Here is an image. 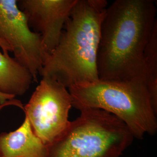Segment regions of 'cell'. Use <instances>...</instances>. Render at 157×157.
I'll list each match as a JSON object with an SVG mask.
<instances>
[{
	"label": "cell",
	"mask_w": 157,
	"mask_h": 157,
	"mask_svg": "<svg viewBox=\"0 0 157 157\" xmlns=\"http://www.w3.org/2000/svg\"><path fill=\"white\" fill-rule=\"evenodd\" d=\"M152 0H117L107 8L98 48L99 79L149 84L144 53L157 26Z\"/></svg>",
	"instance_id": "1"
},
{
	"label": "cell",
	"mask_w": 157,
	"mask_h": 157,
	"mask_svg": "<svg viewBox=\"0 0 157 157\" xmlns=\"http://www.w3.org/2000/svg\"><path fill=\"white\" fill-rule=\"evenodd\" d=\"M107 2L77 0L65 23L58 45L47 58L39 75L68 88L99 79L98 48Z\"/></svg>",
	"instance_id": "2"
},
{
	"label": "cell",
	"mask_w": 157,
	"mask_h": 157,
	"mask_svg": "<svg viewBox=\"0 0 157 157\" xmlns=\"http://www.w3.org/2000/svg\"><path fill=\"white\" fill-rule=\"evenodd\" d=\"M68 90L72 106L109 113L126 125L134 138L142 139L146 134L156 132L157 108L143 82L98 79L73 85Z\"/></svg>",
	"instance_id": "3"
},
{
	"label": "cell",
	"mask_w": 157,
	"mask_h": 157,
	"mask_svg": "<svg viewBox=\"0 0 157 157\" xmlns=\"http://www.w3.org/2000/svg\"><path fill=\"white\" fill-rule=\"evenodd\" d=\"M47 145V157H120L134 137L123 122L102 109L85 108Z\"/></svg>",
	"instance_id": "4"
},
{
	"label": "cell",
	"mask_w": 157,
	"mask_h": 157,
	"mask_svg": "<svg viewBox=\"0 0 157 157\" xmlns=\"http://www.w3.org/2000/svg\"><path fill=\"white\" fill-rule=\"evenodd\" d=\"M0 48L29 70L33 82L48 55L40 35L29 26L25 15L17 6V0H0Z\"/></svg>",
	"instance_id": "5"
},
{
	"label": "cell",
	"mask_w": 157,
	"mask_h": 157,
	"mask_svg": "<svg viewBox=\"0 0 157 157\" xmlns=\"http://www.w3.org/2000/svg\"><path fill=\"white\" fill-rule=\"evenodd\" d=\"M67 89L52 78L42 77L24 106L34 133L46 145L56 140L70 123L72 101Z\"/></svg>",
	"instance_id": "6"
},
{
	"label": "cell",
	"mask_w": 157,
	"mask_h": 157,
	"mask_svg": "<svg viewBox=\"0 0 157 157\" xmlns=\"http://www.w3.org/2000/svg\"><path fill=\"white\" fill-rule=\"evenodd\" d=\"M77 0H17L30 28L40 35L48 56L58 45Z\"/></svg>",
	"instance_id": "7"
},
{
	"label": "cell",
	"mask_w": 157,
	"mask_h": 157,
	"mask_svg": "<svg viewBox=\"0 0 157 157\" xmlns=\"http://www.w3.org/2000/svg\"><path fill=\"white\" fill-rule=\"evenodd\" d=\"M47 145L34 133L26 117L15 131L0 133L2 157H47Z\"/></svg>",
	"instance_id": "8"
},
{
	"label": "cell",
	"mask_w": 157,
	"mask_h": 157,
	"mask_svg": "<svg viewBox=\"0 0 157 157\" xmlns=\"http://www.w3.org/2000/svg\"><path fill=\"white\" fill-rule=\"evenodd\" d=\"M33 82L28 70L9 54L0 51V92L15 97L23 95Z\"/></svg>",
	"instance_id": "9"
},
{
	"label": "cell",
	"mask_w": 157,
	"mask_h": 157,
	"mask_svg": "<svg viewBox=\"0 0 157 157\" xmlns=\"http://www.w3.org/2000/svg\"><path fill=\"white\" fill-rule=\"evenodd\" d=\"M144 60L149 79L148 90L152 101L157 102V26L147 45Z\"/></svg>",
	"instance_id": "10"
},
{
	"label": "cell",
	"mask_w": 157,
	"mask_h": 157,
	"mask_svg": "<svg viewBox=\"0 0 157 157\" xmlns=\"http://www.w3.org/2000/svg\"><path fill=\"white\" fill-rule=\"evenodd\" d=\"M4 108L2 105H0V110H1L2 108Z\"/></svg>",
	"instance_id": "11"
},
{
	"label": "cell",
	"mask_w": 157,
	"mask_h": 157,
	"mask_svg": "<svg viewBox=\"0 0 157 157\" xmlns=\"http://www.w3.org/2000/svg\"><path fill=\"white\" fill-rule=\"evenodd\" d=\"M0 157H1V156H0Z\"/></svg>",
	"instance_id": "12"
}]
</instances>
